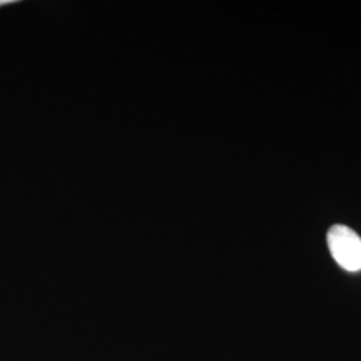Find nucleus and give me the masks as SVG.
Segmentation results:
<instances>
[{
  "label": "nucleus",
  "instance_id": "f03ea898",
  "mask_svg": "<svg viewBox=\"0 0 361 361\" xmlns=\"http://www.w3.org/2000/svg\"><path fill=\"white\" fill-rule=\"evenodd\" d=\"M13 3H16V0H0V7L7 6V4H13Z\"/></svg>",
  "mask_w": 361,
  "mask_h": 361
},
{
  "label": "nucleus",
  "instance_id": "f257e3e1",
  "mask_svg": "<svg viewBox=\"0 0 361 361\" xmlns=\"http://www.w3.org/2000/svg\"><path fill=\"white\" fill-rule=\"evenodd\" d=\"M328 247L336 262L345 271H361V238L345 225H334L328 231Z\"/></svg>",
  "mask_w": 361,
  "mask_h": 361
}]
</instances>
